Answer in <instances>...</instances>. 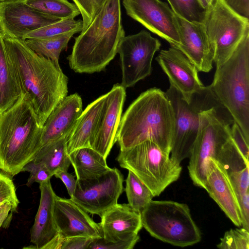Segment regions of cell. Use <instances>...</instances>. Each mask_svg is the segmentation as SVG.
<instances>
[{
	"mask_svg": "<svg viewBox=\"0 0 249 249\" xmlns=\"http://www.w3.org/2000/svg\"><path fill=\"white\" fill-rule=\"evenodd\" d=\"M75 34L71 32L62 35L45 39H27L26 45L36 54L48 58L57 66L61 53L65 50L71 38Z\"/></svg>",
	"mask_w": 249,
	"mask_h": 249,
	"instance_id": "4316f807",
	"label": "cell"
},
{
	"mask_svg": "<svg viewBox=\"0 0 249 249\" xmlns=\"http://www.w3.org/2000/svg\"><path fill=\"white\" fill-rule=\"evenodd\" d=\"M121 84H114L107 93L90 147L107 159L113 145L122 116L126 90Z\"/></svg>",
	"mask_w": 249,
	"mask_h": 249,
	"instance_id": "2e32d148",
	"label": "cell"
},
{
	"mask_svg": "<svg viewBox=\"0 0 249 249\" xmlns=\"http://www.w3.org/2000/svg\"><path fill=\"white\" fill-rule=\"evenodd\" d=\"M125 36L120 0H107L88 27L75 38L67 57L71 70L91 74L104 70Z\"/></svg>",
	"mask_w": 249,
	"mask_h": 249,
	"instance_id": "277c9868",
	"label": "cell"
},
{
	"mask_svg": "<svg viewBox=\"0 0 249 249\" xmlns=\"http://www.w3.org/2000/svg\"><path fill=\"white\" fill-rule=\"evenodd\" d=\"M165 93L172 106L175 118L170 158L180 164L190 155L198 130L200 112L221 105L210 85L204 86L188 100L171 85Z\"/></svg>",
	"mask_w": 249,
	"mask_h": 249,
	"instance_id": "9c48e42d",
	"label": "cell"
},
{
	"mask_svg": "<svg viewBox=\"0 0 249 249\" xmlns=\"http://www.w3.org/2000/svg\"><path fill=\"white\" fill-rule=\"evenodd\" d=\"M175 114L165 92L153 88L142 93L122 116L116 135L120 150L146 141L170 155Z\"/></svg>",
	"mask_w": 249,
	"mask_h": 249,
	"instance_id": "3957f363",
	"label": "cell"
},
{
	"mask_svg": "<svg viewBox=\"0 0 249 249\" xmlns=\"http://www.w3.org/2000/svg\"><path fill=\"white\" fill-rule=\"evenodd\" d=\"M99 223L106 242L127 240L137 235L142 227L141 213L127 204L117 203L101 215Z\"/></svg>",
	"mask_w": 249,
	"mask_h": 249,
	"instance_id": "d6986e66",
	"label": "cell"
},
{
	"mask_svg": "<svg viewBox=\"0 0 249 249\" xmlns=\"http://www.w3.org/2000/svg\"><path fill=\"white\" fill-rule=\"evenodd\" d=\"M54 176L62 181L71 197L74 192L77 183V179H75V176L69 173L68 171L63 170L58 171Z\"/></svg>",
	"mask_w": 249,
	"mask_h": 249,
	"instance_id": "60d3db41",
	"label": "cell"
},
{
	"mask_svg": "<svg viewBox=\"0 0 249 249\" xmlns=\"http://www.w3.org/2000/svg\"><path fill=\"white\" fill-rule=\"evenodd\" d=\"M210 86L249 142V35L225 62L216 67Z\"/></svg>",
	"mask_w": 249,
	"mask_h": 249,
	"instance_id": "8992f818",
	"label": "cell"
},
{
	"mask_svg": "<svg viewBox=\"0 0 249 249\" xmlns=\"http://www.w3.org/2000/svg\"><path fill=\"white\" fill-rule=\"evenodd\" d=\"M54 217L58 234L63 238L103 237L100 224L94 222L88 212L71 198H62L56 195Z\"/></svg>",
	"mask_w": 249,
	"mask_h": 249,
	"instance_id": "ac0fdd59",
	"label": "cell"
},
{
	"mask_svg": "<svg viewBox=\"0 0 249 249\" xmlns=\"http://www.w3.org/2000/svg\"><path fill=\"white\" fill-rule=\"evenodd\" d=\"M106 97L107 94L100 96L82 112L68 139L67 151L68 155L79 148L90 147Z\"/></svg>",
	"mask_w": 249,
	"mask_h": 249,
	"instance_id": "603a6c76",
	"label": "cell"
},
{
	"mask_svg": "<svg viewBox=\"0 0 249 249\" xmlns=\"http://www.w3.org/2000/svg\"><path fill=\"white\" fill-rule=\"evenodd\" d=\"M239 14L249 18V0H224Z\"/></svg>",
	"mask_w": 249,
	"mask_h": 249,
	"instance_id": "b9f144b4",
	"label": "cell"
},
{
	"mask_svg": "<svg viewBox=\"0 0 249 249\" xmlns=\"http://www.w3.org/2000/svg\"><path fill=\"white\" fill-rule=\"evenodd\" d=\"M9 0H0V3L3 2H5V1H9Z\"/></svg>",
	"mask_w": 249,
	"mask_h": 249,
	"instance_id": "f6af8a7d",
	"label": "cell"
},
{
	"mask_svg": "<svg viewBox=\"0 0 249 249\" xmlns=\"http://www.w3.org/2000/svg\"><path fill=\"white\" fill-rule=\"evenodd\" d=\"M202 23L214 51L216 67L225 62L249 35V18L236 12L224 0H214L205 10Z\"/></svg>",
	"mask_w": 249,
	"mask_h": 249,
	"instance_id": "30bf717a",
	"label": "cell"
},
{
	"mask_svg": "<svg viewBox=\"0 0 249 249\" xmlns=\"http://www.w3.org/2000/svg\"><path fill=\"white\" fill-rule=\"evenodd\" d=\"M69 136L41 146L32 160L43 164L53 176L59 170L68 171L71 164L67 151Z\"/></svg>",
	"mask_w": 249,
	"mask_h": 249,
	"instance_id": "484cf974",
	"label": "cell"
},
{
	"mask_svg": "<svg viewBox=\"0 0 249 249\" xmlns=\"http://www.w3.org/2000/svg\"><path fill=\"white\" fill-rule=\"evenodd\" d=\"M24 1L38 12L60 19L74 18L80 14L77 6L68 0H24Z\"/></svg>",
	"mask_w": 249,
	"mask_h": 249,
	"instance_id": "83f0119b",
	"label": "cell"
},
{
	"mask_svg": "<svg viewBox=\"0 0 249 249\" xmlns=\"http://www.w3.org/2000/svg\"><path fill=\"white\" fill-rule=\"evenodd\" d=\"M231 135L244 157L249 160V142L246 140L240 127L234 122L231 125Z\"/></svg>",
	"mask_w": 249,
	"mask_h": 249,
	"instance_id": "f35d334b",
	"label": "cell"
},
{
	"mask_svg": "<svg viewBox=\"0 0 249 249\" xmlns=\"http://www.w3.org/2000/svg\"><path fill=\"white\" fill-rule=\"evenodd\" d=\"M79 9L82 18L84 31L107 0H72Z\"/></svg>",
	"mask_w": 249,
	"mask_h": 249,
	"instance_id": "836d02e7",
	"label": "cell"
},
{
	"mask_svg": "<svg viewBox=\"0 0 249 249\" xmlns=\"http://www.w3.org/2000/svg\"><path fill=\"white\" fill-rule=\"evenodd\" d=\"M180 43L178 46L198 71L213 69L214 51L202 22L186 20L175 15Z\"/></svg>",
	"mask_w": 249,
	"mask_h": 249,
	"instance_id": "e0dca14e",
	"label": "cell"
},
{
	"mask_svg": "<svg viewBox=\"0 0 249 249\" xmlns=\"http://www.w3.org/2000/svg\"><path fill=\"white\" fill-rule=\"evenodd\" d=\"M13 177L0 169V207L8 204L16 212L19 201Z\"/></svg>",
	"mask_w": 249,
	"mask_h": 249,
	"instance_id": "d6a6232c",
	"label": "cell"
},
{
	"mask_svg": "<svg viewBox=\"0 0 249 249\" xmlns=\"http://www.w3.org/2000/svg\"><path fill=\"white\" fill-rule=\"evenodd\" d=\"M156 60L167 76L170 84L188 100L204 86L194 63L178 48L170 45L161 50Z\"/></svg>",
	"mask_w": 249,
	"mask_h": 249,
	"instance_id": "9a60e30c",
	"label": "cell"
},
{
	"mask_svg": "<svg viewBox=\"0 0 249 249\" xmlns=\"http://www.w3.org/2000/svg\"><path fill=\"white\" fill-rule=\"evenodd\" d=\"M59 20L38 12L24 0L0 3V29L3 37L23 39L29 33Z\"/></svg>",
	"mask_w": 249,
	"mask_h": 249,
	"instance_id": "5bb4252c",
	"label": "cell"
},
{
	"mask_svg": "<svg viewBox=\"0 0 249 249\" xmlns=\"http://www.w3.org/2000/svg\"><path fill=\"white\" fill-rule=\"evenodd\" d=\"M126 14L148 30L178 46L180 43L175 14L160 0H123Z\"/></svg>",
	"mask_w": 249,
	"mask_h": 249,
	"instance_id": "4fadbf2b",
	"label": "cell"
},
{
	"mask_svg": "<svg viewBox=\"0 0 249 249\" xmlns=\"http://www.w3.org/2000/svg\"><path fill=\"white\" fill-rule=\"evenodd\" d=\"M3 37V36H2V35L1 34L0 29V37Z\"/></svg>",
	"mask_w": 249,
	"mask_h": 249,
	"instance_id": "bcb514c9",
	"label": "cell"
},
{
	"mask_svg": "<svg viewBox=\"0 0 249 249\" xmlns=\"http://www.w3.org/2000/svg\"><path fill=\"white\" fill-rule=\"evenodd\" d=\"M200 6L206 10L213 3L214 0H196Z\"/></svg>",
	"mask_w": 249,
	"mask_h": 249,
	"instance_id": "ee69618b",
	"label": "cell"
},
{
	"mask_svg": "<svg viewBox=\"0 0 249 249\" xmlns=\"http://www.w3.org/2000/svg\"><path fill=\"white\" fill-rule=\"evenodd\" d=\"M217 247L221 249H249V231L243 228L231 229L220 238Z\"/></svg>",
	"mask_w": 249,
	"mask_h": 249,
	"instance_id": "1f68e13d",
	"label": "cell"
},
{
	"mask_svg": "<svg viewBox=\"0 0 249 249\" xmlns=\"http://www.w3.org/2000/svg\"><path fill=\"white\" fill-rule=\"evenodd\" d=\"M124 191L128 204L140 213L154 197L150 190L130 171L125 179Z\"/></svg>",
	"mask_w": 249,
	"mask_h": 249,
	"instance_id": "f1b7e54d",
	"label": "cell"
},
{
	"mask_svg": "<svg viewBox=\"0 0 249 249\" xmlns=\"http://www.w3.org/2000/svg\"><path fill=\"white\" fill-rule=\"evenodd\" d=\"M160 46L157 38L144 30L123 38L117 53L122 70L121 84L124 88L134 86L151 74L153 59Z\"/></svg>",
	"mask_w": 249,
	"mask_h": 249,
	"instance_id": "8fae6325",
	"label": "cell"
},
{
	"mask_svg": "<svg viewBox=\"0 0 249 249\" xmlns=\"http://www.w3.org/2000/svg\"><path fill=\"white\" fill-rule=\"evenodd\" d=\"M21 172H28L30 174L26 183L28 187L31 186L35 182L39 184L50 179L53 176L43 164L33 160L26 164L22 168Z\"/></svg>",
	"mask_w": 249,
	"mask_h": 249,
	"instance_id": "e575fe53",
	"label": "cell"
},
{
	"mask_svg": "<svg viewBox=\"0 0 249 249\" xmlns=\"http://www.w3.org/2000/svg\"><path fill=\"white\" fill-rule=\"evenodd\" d=\"M23 93L13 64L0 37V113L11 107Z\"/></svg>",
	"mask_w": 249,
	"mask_h": 249,
	"instance_id": "cb8c5ba5",
	"label": "cell"
},
{
	"mask_svg": "<svg viewBox=\"0 0 249 249\" xmlns=\"http://www.w3.org/2000/svg\"><path fill=\"white\" fill-rule=\"evenodd\" d=\"M82 111L80 96L77 93L67 95L45 121L42 126L41 146L70 135Z\"/></svg>",
	"mask_w": 249,
	"mask_h": 249,
	"instance_id": "44dd1931",
	"label": "cell"
},
{
	"mask_svg": "<svg viewBox=\"0 0 249 249\" xmlns=\"http://www.w3.org/2000/svg\"><path fill=\"white\" fill-rule=\"evenodd\" d=\"M22 92L43 126L55 107L68 93V77L60 66L36 54L25 40L3 37Z\"/></svg>",
	"mask_w": 249,
	"mask_h": 249,
	"instance_id": "6da1fadb",
	"label": "cell"
},
{
	"mask_svg": "<svg viewBox=\"0 0 249 249\" xmlns=\"http://www.w3.org/2000/svg\"><path fill=\"white\" fill-rule=\"evenodd\" d=\"M249 165L244 168L228 173L236 196L249 191Z\"/></svg>",
	"mask_w": 249,
	"mask_h": 249,
	"instance_id": "d590c367",
	"label": "cell"
},
{
	"mask_svg": "<svg viewBox=\"0 0 249 249\" xmlns=\"http://www.w3.org/2000/svg\"><path fill=\"white\" fill-rule=\"evenodd\" d=\"M83 26L81 20L62 19L29 33L23 39H45L71 32L76 34L82 32Z\"/></svg>",
	"mask_w": 249,
	"mask_h": 249,
	"instance_id": "f546056e",
	"label": "cell"
},
{
	"mask_svg": "<svg viewBox=\"0 0 249 249\" xmlns=\"http://www.w3.org/2000/svg\"><path fill=\"white\" fill-rule=\"evenodd\" d=\"M234 121L222 105L199 114L197 134L190 155L188 169L196 186L204 189L209 160L219 162L228 173L249 165L231 135Z\"/></svg>",
	"mask_w": 249,
	"mask_h": 249,
	"instance_id": "7a4b0ae2",
	"label": "cell"
},
{
	"mask_svg": "<svg viewBox=\"0 0 249 249\" xmlns=\"http://www.w3.org/2000/svg\"><path fill=\"white\" fill-rule=\"evenodd\" d=\"M42 125L25 94L0 113V169L13 177L41 147Z\"/></svg>",
	"mask_w": 249,
	"mask_h": 249,
	"instance_id": "5b68a950",
	"label": "cell"
},
{
	"mask_svg": "<svg viewBox=\"0 0 249 249\" xmlns=\"http://www.w3.org/2000/svg\"><path fill=\"white\" fill-rule=\"evenodd\" d=\"M175 15L189 21L200 22L203 20L205 10L196 0H167Z\"/></svg>",
	"mask_w": 249,
	"mask_h": 249,
	"instance_id": "4dcf8cb0",
	"label": "cell"
},
{
	"mask_svg": "<svg viewBox=\"0 0 249 249\" xmlns=\"http://www.w3.org/2000/svg\"><path fill=\"white\" fill-rule=\"evenodd\" d=\"M141 215L142 227L152 236L162 242L185 247L201 239V232L185 203L151 200Z\"/></svg>",
	"mask_w": 249,
	"mask_h": 249,
	"instance_id": "52a82bcc",
	"label": "cell"
},
{
	"mask_svg": "<svg viewBox=\"0 0 249 249\" xmlns=\"http://www.w3.org/2000/svg\"><path fill=\"white\" fill-rule=\"evenodd\" d=\"M242 228L249 231V191L237 196Z\"/></svg>",
	"mask_w": 249,
	"mask_h": 249,
	"instance_id": "ab89813d",
	"label": "cell"
},
{
	"mask_svg": "<svg viewBox=\"0 0 249 249\" xmlns=\"http://www.w3.org/2000/svg\"><path fill=\"white\" fill-rule=\"evenodd\" d=\"M40 198L38 209L30 231V241L34 249L42 247L58 233L54 217L56 196L50 179L39 183Z\"/></svg>",
	"mask_w": 249,
	"mask_h": 249,
	"instance_id": "7402d4cb",
	"label": "cell"
},
{
	"mask_svg": "<svg viewBox=\"0 0 249 249\" xmlns=\"http://www.w3.org/2000/svg\"><path fill=\"white\" fill-rule=\"evenodd\" d=\"M204 189L231 222L240 227L238 200L228 173L215 160H209Z\"/></svg>",
	"mask_w": 249,
	"mask_h": 249,
	"instance_id": "ffe728a7",
	"label": "cell"
},
{
	"mask_svg": "<svg viewBox=\"0 0 249 249\" xmlns=\"http://www.w3.org/2000/svg\"><path fill=\"white\" fill-rule=\"evenodd\" d=\"M124 176L116 168L96 178L77 179L76 188L71 199L87 212L101 215L118 203L124 191Z\"/></svg>",
	"mask_w": 249,
	"mask_h": 249,
	"instance_id": "7c38bea8",
	"label": "cell"
},
{
	"mask_svg": "<svg viewBox=\"0 0 249 249\" xmlns=\"http://www.w3.org/2000/svg\"><path fill=\"white\" fill-rule=\"evenodd\" d=\"M121 168L133 173L151 191L160 194L180 177L182 167L155 142L146 141L120 150L116 158Z\"/></svg>",
	"mask_w": 249,
	"mask_h": 249,
	"instance_id": "ba28073f",
	"label": "cell"
},
{
	"mask_svg": "<svg viewBox=\"0 0 249 249\" xmlns=\"http://www.w3.org/2000/svg\"><path fill=\"white\" fill-rule=\"evenodd\" d=\"M139 235L127 240L116 242H106L103 238H94L88 249H132L139 241Z\"/></svg>",
	"mask_w": 249,
	"mask_h": 249,
	"instance_id": "8d00e7d4",
	"label": "cell"
},
{
	"mask_svg": "<svg viewBox=\"0 0 249 249\" xmlns=\"http://www.w3.org/2000/svg\"><path fill=\"white\" fill-rule=\"evenodd\" d=\"M69 156L78 180L96 178L110 168L106 159L91 147L77 149L69 154Z\"/></svg>",
	"mask_w": 249,
	"mask_h": 249,
	"instance_id": "d4e9b609",
	"label": "cell"
},
{
	"mask_svg": "<svg viewBox=\"0 0 249 249\" xmlns=\"http://www.w3.org/2000/svg\"><path fill=\"white\" fill-rule=\"evenodd\" d=\"M14 212L16 211L9 205L6 204L0 207V228H6L9 226Z\"/></svg>",
	"mask_w": 249,
	"mask_h": 249,
	"instance_id": "7bdbcfd3",
	"label": "cell"
},
{
	"mask_svg": "<svg viewBox=\"0 0 249 249\" xmlns=\"http://www.w3.org/2000/svg\"><path fill=\"white\" fill-rule=\"evenodd\" d=\"M93 239L86 236L62 237L59 249H87Z\"/></svg>",
	"mask_w": 249,
	"mask_h": 249,
	"instance_id": "74e56055",
	"label": "cell"
}]
</instances>
